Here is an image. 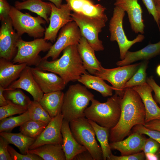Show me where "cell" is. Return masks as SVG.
I'll use <instances>...</instances> for the list:
<instances>
[{"instance_id": "cell-44", "label": "cell", "mask_w": 160, "mask_h": 160, "mask_svg": "<svg viewBox=\"0 0 160 160\" xmlns=\"http://www.w3.org/2000/svg\"><path fill=\"white\" fill-rule=\"evenodd\" d=\"M11 6L6 0H0V20L1 21L9 16Z\"/></svg>"}, {"instance_id": "cell-26", "label": "cell", "mask_w": 160, "mask_h": 160, "mask_svg": "<svg viewBox=\"0 0 160 160\" xmlns=\"http://www.w3.org/2000/svg\"><path fill=\"white\" fill-rule=\"evenodd\" d=\"M14 5L20 10H28L42 17L47 23L49 22L48 16L50 15L51 11L50 2H44L41 0H26L22 2L16 1Z\"/></svg>"}, {"instance_id": "cell-8", "label": "cell", "mask_w": 160, "mask_h": 160, "mask_svg": "<svg viewBox=\"0 0 160 160\" xmlns=\"http://www.w3.org/2000/svg\"><path fill=\"white\" fill-rule=\"evenodd\" d=\"M71 16L73 21L78 25L82 36L87 40L95 51L104 49L102 41L99 38L98 35L105 26L107 20L102 18L89 17L73 12Z\"/></svg>"}, {"instance_id": "cell-32", "label": "cell", "mask_w": 160, "mask_h": 160, "mask_svg": "<svg viewBox=\"0 0 160 160\" xmlns=\"http://www.w3.org/2000/svg\"><path fill=\"white\" fill-rule=\"evenodd\" d=\"M31 119L28 111L15 116H11L0 120V132H10L15 127L20 126L26 121Z\"/></svg>"}, {"instance_id": "cell-41", "label": "cell", "mask_w": 160, "mask_h": 160, "mask_svg": "<svg viewBox=\"0 0 160 160\" xmlns=\"http://www.w3.org/2000/svg\"><path fill=\"white\" fill-rule=\"evenodd\" d=\"M9 144L8 141L5 138L0 136V160H12L8 150Z\"/></svg>"}, {"instance_id": "cell-25", "label": "cell", "mask_w": 160, "mask_h": 160, "mask_svg": "<svg viewBox=\"0 0 160 160\" xmlns=\"http://www.w3.org/2000/svg\"><path fill=\"white\" fill-rule=\"evenodd\" d=\"M64 95L62 90L44 93L39 102L52 119L61 113Z\"/></svg>"}, {"instance_id": "cell-33", "label": "cell", "mask_w": 160, "mask_h": 160, "mask_svg": "<svg viewBox=\"0 0 160 160\" xmlns=\"http://www.w3.org/2000/svg\"><path fill=\"white\" fill-rule=\"evenodd\" d=\"M4 95L7 101L27 108L31 101L20 89H9L6 88Z\"/></svg>"}, {"instance_id": "cell-17", "label": "cell", "mask_w": 160, "mask_h": 160, "mask_svg": "<svg viewBox=\"0 0 160 160\" xmlns=\"http://www.w3.org/2000/svg\"><path fill=\"white\" fill-rule=\"evenodd\" d=\"M7 88H19L25 90L32 95L33 100L38 102L44 94L33 77L31 67L27 65L23 71L18 79L13 82Z\"/></svg>"}, {"instance_id": "cell-5", "label": "cell", "mask_w": 160, "mask_h": 160, "mask_svg": "<svg viewBox=\"0 0 160 160\" xmlns=\"http://www.w3.org/2000/svg\"><path fill=\"white\" fill-rule=\"evenodd\" d=\"M85 117L69 122L72 133L77 142L90 152L94 160H103L102 149L96 141L94 129Z\"/></svg>"}, {"instance_id": "cell-46", "label": "cell", "mask_w": 160, "mask_h": 160, "mask_svg": "<svg viewBox=\"0 0 160 160\" xmlns=\"http://www.w3.org/2000/svg\"><path fill=\"white\" fill-rule=\"evenodd\" d=\"M144 126L148 129L160 131V120H151L145 123Z\"/></svg>"}, {"instance_id": "cell-37", "label": "cell", "mask_w": 160, "mask_h": 160, "mask_svg": "<svg viewBox=\"0 0 160 160\" xmlns=\"http://www.w3.org/2000/svg\"><path fill=\"white\" fill-rule=\"evenodd\" d=\"M8 149L12 160H43L40 156L35 154L28 153L24 154L19 153L9 145Z\"/></svg>"}, {"instance_id": "cell-40", "label": "cell", "mask_w": 160, "mask_h": 160, "mask_svg": "<svg viewBox=\"0 0 160 160\" xmlns=\"http://www.w3.org/2000/svg\"><path fill=\"white\" fill-rule=\"evenodd\" d=\"M108 160H145V153L143 151L126 156H116L112 154L107 159Z\"/></svg>"}, {"instance_id": "cell-23", "label": "cell", "mask_w": 160, "mask_h": 160, "mask_svg": "<svg viewBox=\"0 0 160 160\" xmlns=\"http://www.w3.org/2000/svg\"><path fill=\"white\" fill-rule=\"evenodd\" d=\"M27 66L25 63L15 64L11 61L0 58V86L7 88L19 78Z\"/></svg>"}, {"instance_id": "cell-14", "label": "cell", "mask_w": 160, "mask_h": 160, "mask_svg": "<svg viewBox=\"0 0 160 160\" xmlns=\"http://www.w3.org/2000/svg\"><path fill=\"white\" fill-rule=\"evenodd\" d=\"M63 119L62 113L52 118L40 136L30 147L29 150L48 144L62 145L61 128Z\"/></svg>"}, {"instance_id": "cell-18", "label": "cell", "mask_w": 160, "mask_h": 160, "mask_svg": "<svg viewBox=\"0 0 160 160\" xmlns=\"http://www.w3.org/2000/svg\"><path fill=\"white\" fill-rule=\"evenodd\" d=\"M132 88L138 94L144 104L145 123L154 119L160 120V107L152 96L153 90L150 86L146 82Z\"/></svg>"}, {"instance_id": "cell-52", "label": "cell", "mask_w": 160, "mask_h": 160, "mask_svg": "<svg viewBox=\"0 0 160 160\" xmlns=\"http://www.w3.org/2000/svg\"><path fill=\"white\" fill-rule=\"evenodd\" d=\"M154 3V4L156 5L160 3V0H152Z\"/></svg>"}, {"instance_id": "cell-53", "label": "cell", "mask_w": 160, "mask_h": 160, "mask_svg": "<svg viewBox=\"0 0 160 160\" xmlns=\"http://www.w3.org/2000/svg\"><path fill=\"white\" fill-rule=\"evenodd\" d=\"M159 30L160 32V19H159Z\"/></svg>"}, {"instance_id": "cell-12", "label": "cell", "mask_w": 160, "mask_h": 160, "mask_svg": "<svg viewBox=\"0 0 160 160\" xmlns=\"http://www.w3.org/2000/svg\"><path fill=\"white\" fill-rule=\"evenodd\" d=\"M0 28V58L12 61L17 52V43L21 37L13 28L9 17L1 21Z\"/></svg>"}, {"instance_id": "cell-43", "label": "cell", "mask_w": 160, "mask_h": 160, "mask_svg": "<svg viewBox=\"0 0 160 160\" xmlns=\"http://www.w3.org/2000/svg\"><path fill=\"white\" fill-rule=\"evenodd\" d=\"M146 82L154 91L155 100L159 103L160 106V86L157 84L152 76L147 77Z\"/></svg>"}, {"instance_id": "cell-16", "label": "cell", "mask_w": 160, "mask_h": 160, "mask_svg": "<svg viewBox=\"0 0 160 160\" xmlns=\"http://www.w3.org/2000/svg\"><path fill=\"white\" fill-rule=\"evenodd\" d=\"M33 77L44 93L62 90L66 85L62 79L55 73L47 72L36 67H31Z\"/></svg>"}, {"instance_id": "cell-39", "label": "cell", "mask_w": 160, "mask_h": 160, "mask_svg": "<svg viewBox=\"0 0 160 160\" xmlns=\"http://www.w3.org/2000/svg\"><path fill=\"white\" fill-rule=\"evenodd\" d=\"M160 144L154 139L149 137L147 138L143 145L142 151L145 154H154L159 149Z\"/></svg>"}, {"instance_id": "cell-24", "label": "cell", "mask_w": 160, "mask_h": 160, "mask_svg": "<svg viewBox=\"0 0 160 160\" xmlns=\"http://www.w3.org/2000/svg\"><path fill=\"white\" fill-rule=\"evenodd\" d=\"M160 54V40L155 44H150L142 49L135 52L128 51L124 59L118 61L119 66L131 64L139 60H148Z\"/></svg>"}, {"instance_id": "cell-48", "label": "cell", "mask_w": 160, "mask_h": 160, "mask_svg": "<svg viewBox=\"0 0 160 160\" xmlns=\"http://www.w3.org/2000/svg\"><path fill=\"white\" fill-rule=\"evenodd\" d=\"M28 109L29 111L30 116L31 119L42 121L46 123L44 119L42 117L37 115L33 111L29 109Z\"/></svg>"}, {"instance_id": "cell-3", "label": "cell", "mask_w": 160, "mask_h": 160, "mask_svg": "<svg viewBox=\"0 0 160 160\" xmlns=\"http://www.w3.org/2000/svg\"><path fill=\"white\" fill-rule=\"evenodd\" d=\"M121 98L116 94L103 103L94 98L91 101V105L84 111L85 117L101 126L111 129L119 120Z\"/></svg>"}, {"instance_id": "cell-1", "label": "cell", "mask_w": 160, "mask_h": 160, "mask_svg": "<svg viewBox=\"0 0 160 160\" xmlns=\"http://www.w3.org/2000/svg\"><path fill=\"white\" fill-rule=\"evenodd\" d=\"M145 116V107L138 94L132 88L126 89L121 99L119 120L116 126L110 130L111 143L123 140L130 134L135 125H144Z\"/></svg>"}, {"instance_id": "cell-11", "label": "cell", "mask_w": 160, "mask_h": 160, "mask_svg": "<svg viewBox=\"0 0 160 160\" xmlns=\"http://www.w3.org/2000/svg\"><path fill=\"white\" fill-rule=\"evenodd\" d=\"M82 36L76 23L73 21L68 23L61 28L57 41L42 59L47 60L49 57L52 58V60L57 59L61 52L66 47L71 45H77Z\"/></svg>"}, {"instance_id": "cell-22", "label": "cell", "mask_w": 160, "mask_h": 160, "mask_svg": "<svg viewBox=\"0 0 160 160\" xmlns=\"http://www.w3.org/2000/svg\"><path fill=\"white\" fill-rule=\"evenodd\" d=\"M63 142L62 145L66 160H73L79 153L87 148L79 143L73 136L69 126V122L63 119L61 128Z\"/></svg>"}, {"instance_id": "cell-10", "label": "cell", "mask_w": 160, "mask_h": 160, "mask_svg": "<svg viewBox=\"0 0 160 160\" xmlns=\"http://www.w3.org/2000/svg\"><path fill=\"white\" fill-rule=\"evenodd\" d=\"M140 64L137 63L110 69L102 67L95 75L109 82L115 94L122 98L125 90V84L135 73Z\"/></svg>"}, {"instance_id": "cell-47", "label": "cell", "mask_w": 160, "mask_h": 160, "mask_svg": "<svg viewBox=\"0 0 160 160\" xmlns=\"http://www.w3.org/2000/svg\"><path fill=\"white\" fill-rule=\"evenodd\" d=\"M6 89V88L0 86V107L4 106L8 104V101L4 95V92Z\"/></svg>"}, {"instance_id": "cell-6", "label": "cell", "mask_w": 160, "mask_h": 160, "mask_svg": "<svg viewBox=\"0 0 160 160\" xmlns=\"http://www.w3.org/2000/svg\"><path fill=\"white\" fill-rule=\"evenodd\" d=\"M46 41L41 38L26 41L20 37L17 43V53L12 61L15 64L25 63L28 66L38 67L42 60L39 55L40 52L48 51L52 45Z\"/></svg>"}, {"instance_id": "cell-50", "label": "cell", "mask_w": 160, "mask_h": 160, "mask_svg": "<svg viewBox=\"0 0 160 160\" xmlns=\"http://www.w3.org/2000/svg\"><path fill=\"white\" fill-rule=\"evenodd\" d=\"M156 7L159 19H160V3L156 5Z\"/></svg>"}, {"instance_id": "cell-51", "label": "cell", "mask_w": 160, "mask_h": 160, "mask_svg": "<svg viewBox=\"0 0 160 160\" xmlns=\"http://www.w3.org/2000/svg\"><path fill=\"white\" fill-rule=\"evenodd\" d=\"M156 71L157 74L160 77V64L158 65L157 67Z\"/></svg>"}, {"instance_id": "cell-49", "label": "cell", "mask_w": 160, "mask_h": 160, "mask_svg": "<svg viewBox=\"0 0 160 160\" xmlns=\"http://www.w3.org/2000/svg\"><path fill=\"white\" fill-rule=\"evenodd\" d=\"M48 0L51 1L52 3L54 4L55 6L58 8H60L62 4V0Z\"/></svg>"}, {"instance_id": "cell-21", "label": "cell", "mask_w": 160, "mask_h": 160, "mask_svg": "<svg viewBox=\"0 0 160 160\" xmlns=\"http://www.w3.org/2000/svg\"><path fill=\"white\" fill-rule=\"evenodd\" d=\"M77 47L85 69L89 74L95 75L102 67L95 55V51L83 36Z\"/></svg>"}, {"instance_id": "cell-45", "label": "cell", "mask_w": 160, "mask_h": 160, "mask_svg": "<svg viewBox=\"0 0 160 160\" xmlns=\"http://www.w3.org/2000/svg\"><path fill=\"white\" fill-rule=\"evenodd\" d=\"M73 160H94V159L91 153L87 150L76 155Z\"/></svg>"}, {"instance_id": "cell-35", "label": "cell", "mask_w": 160, "mask_h": 160, "mask_svg": "<svg viewBox=\"0 0 160 160\" xmlns=\"http://www.w3.org/2000/svg\"><path fill=\"white\" fill-rule=\"evenodd\" d=\"M8 104L0 107V120L17 114H21L28 110V108L8 102Z\"/></svg>"}, {"instance_id": "cell-38", "label": "cell", "mask_w": 160, "mask_h": 160, "mask_svg": "<svg viewBox=\"0 0 160 160\" xmlns=\"http://www.w3.org/2000/svg\"><path fill=\"white\" fill-rule=\"evenodd\" d=\"M28 109L33 111L42 117L44 119L47 124L52 119L48 113L42 106L39 102L31 101L28 107Z\"/></svg>"}, {"instance_id": "cell-20", "label": "cell", "mask_w": 160, "mask_h": 160, "mask_svg": "<svg viewBox=\"0 0 160 160\" xmlns=\"http://www.w3.org/2000/svg\"><path fill=\"white\" fill-rule=\"evenodd\" d=\"M143 135L133 132L125 140L109 143L111 149L119 151L121 156L131 155L142 152L147 139Z\"/></svg>"}, {"instance_id": "cell-19", "label": "cell", "mask_w": 160, "mask_h": 160, "mask_svg": "<svg viewBox=\"0 0 160 160\" xmlns=\"http://www.w3.org/2000/svg\"><path fill=\"white\" fill-rule=\"evenodd\" d=\"M67 4L73 12L89 17L108 20L105 13L106 8L102 5L95 4L91 0H65Z\"/></svg>"}, {"instance_id": "cell-2", "label": "cell", "mask_w": 160, "mask_h": 160, "mask_svg": "<svg viewBox=\"0 0 160 160\" xmlns=\"http://www.w3.org/2000/svg\"><path fill=\"white\" fill-rule=\"evenodd\" d=\"M58 59L52 61L42 60L38 67L58 75L67 84L70 81H78L81 76L87 72L77 49L76 45L69 46L63 51Z\"/></svg>"}, {"instance_id": "cell-7", "label": "cell", "mask_w": 160, "mask_h": 160, "mask_svg": "<svg viewBox=\"0 0 160 160\" xmlns=\"http://www.w3.org/2000/svg\"><path fill=\"white\" fill-rule=\"evenodd\" d=\"M9 16L14 29L20 36L26 33L36 39L44 36L45 29L41 25L47 23L40 16L35 17L28 13H23L11 6Z\"/></svg>"}, {"instance_id": "cell-54", "label": "cell", "mask_w": 160, "mask_h": 160, "mask_svg": "<svg viewBox=\"0 0 160 160\" xmlns=\"http://www.w3.org/2000/svg\"><path fill=\"white\" fill-rule=\"evenodd\" d=\"M22 0L23 1H26V0Z\"/></svg>"}, {"instance_id": "cell-15", "label": "cell", "mask_w": 160, "mask_h": 160, "mask_svg": "<svg viewBox=\"0 0 160 160\" xmlns=\"http://www.w3.org/2000/svg\"><path fill=\"white\" fill-rule=\"evenodd\" d=\"M114 4L127 12L133 32L136 33H144L145 26L143 18V10L138 0H116Z\"/></svg>"}, {"instance_id": "cell-27", "label": "cell", "mask_w": 160, "mask_h": 160, "mask_svg": "<svg viewBox=\"0 0 160 160\" xmlns=\"http://www.w3.org/2000/svg\"><path fill=\"white\" fill-rule=\"evenodd\" d=\"M87 88L95 90L104 97L112 96L113 87L107 84L100 77L88 73L82 74L78 80Z\"/></svg>"}, {"instance_id": "cell-30", "label": "cell", "mask_w": 160, "mask_h": 160, "mask_svg": "<svg viewBox=\"0 0 160 160\" xmlns=\"http://www.w3.org/2000/svg\"><path fill=\"white\" fill-rule=\"evenodd\" d=\"M88 120L93 127L97 138L100 143L103 160H107L112 154L108 142L110 129L101 126L92 121Z\"/></svg>"}, {"instance_id": "cell-29", "label": "cell", "mask_w": 160, "mask_h": 160, "mask_svg": "<svg viewBox=\"0 0 160 160\" xmlns=\"http://www.w3.org/2000/svg\"><path fill=\"white\" fill-rule=\"evenodd\" d=\"M0 135L5 138L9 144L16 146L21 153L23 154L28 153L29 148L36 139L26 136L20 132L19 133L2 132Z\"/></svg>"}, {"instance_id": "cell-31", "label": "cell", "mask_w": 160, "mask_h": 160, "mask_svg": "<svg viewBox=\"0 0 160 160\" xmlns=\"http://www.w3.org/2000/svg\"><path fill=\"white\" fill-rule=\"evenodd\" d=\"M47 124L42 121L31 119L20 126L19 130L24 135L36 140Z\"/></svg>"}, {"instance_id": "cell-34", "label": "cell", "mask_w": 160, "mask_h": 160, "mask_svg": "<svg viewBox=\"0 0 160 160\" xmlns=\"http://www.w3.org/2000/svg\"><path fill=\"white\" fill-rule=\"evenodd\" d=\"M148 63V60H144L141 62L136 72L125 84L124 87V90L147 82L146 71Z\"/></svg>"}, {"instance_id": "cell-36", "label": "cell", "mask_w": 160, "mask_h": 160, "mask_svg": "<svg viewBox=\"0 0 160 160\" xmlns=\"http://www.w3.org/2000/svg\"><path fill=\"white\" fill-rule=\"evenodd\" d=\"M132 130L133 132L146 135L160 144V131L148 129L142 124L135 125L132 128Z\"/></svg>"}, {"instance_id": "cell-42", "label": "cell", "mask_w": 160, "mask_h": 160, "mask_svg": "<svg viewBox=\"0 0 160 160\" xmlns=\"http://www.w3.org/2000/svg\"><path fill=\"white\" fill-rule=\"evenodd\" d=\"M142 1L149 14L153 16L154 20L159 27V19L157 12L155 4L152 0H142Z\"/></svg>"}, {"instance_id": "cell-28", "label": "cell", "mask_w": 160, "mask_h": 160, "mask_svg": "<svg viewBox=\"0 0 160 160\" xmlns=\"http://www.w3.org/2000/svg\"><path fill=\"white\" fill-rule=\"evenodd\" d=\"M28 153L35 154L43 160H66L62 145L60 144H45L29 150Z\"/></svg>"}, {"instance_id": "cell-13", "label": "cell", "mask_w": 160, "mask_h": 160, "mask_svg": "<svg viewBox=\"0 0 160 160\" xmlns=\"http://www.w3.org/2000/svg\"><path fill=\"white\" fill-rule=\"evenodd\" d=\"M50 5L51 11L49 18V24L47 27L45 28L44 38L53 42L55 41L59 30L73 20L71 16V11L67 4H62L60 8L57 7L52 3H50Z\"/></svg>"}, {"instance_id": "cell-9", "label": "cell", "mask_w": 160, "mask_h": 160, "mask_svg": "<svg viewBox=\"0 0 160 160\" xmlns=\"http://www.w3.org/2000/svg\"><path fill=\"white\" fill-rule=\"evenodd\" d=\"M124 11L121 8L116 6L114 8L113 15L109 23L110 33V40L116 41L118 45L120 57L123 60L129 49L135 44L142 42L145 36L139 34L132 40H129L126 36L123 28V20L125 15Z\"/></svg>"}, {"instance_id": "cell-4", "label": "cell", "mask_w": 160, "mask_h": 160, "mask_svg": "<svg viewBox=\"0 0 160 160\" xmlns=\"http://www.w3.org/2000/svg\"><path fill=\"white\" fill-rule=\"evenodd\" d=\"M94 96L84 85H71L64 94L61 113L69 122L85 117L84 111Z\"/></svg>"}]
</instances>
